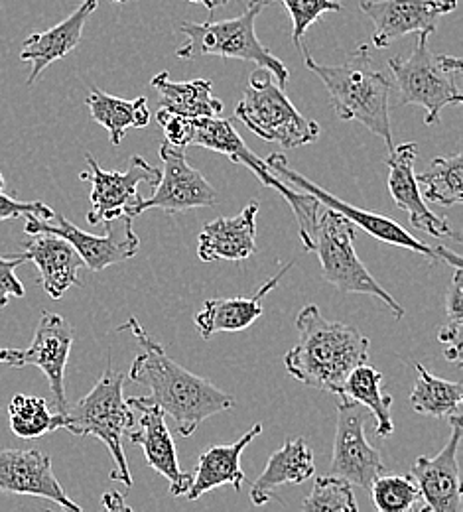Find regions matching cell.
I'll return each instance as SVG.
<instances>
[{"instance_id":"1","label":"cell","mask_w":463,"mask_h":512,"mask_svg":"<svg viewBox=\"0 0 463 512\" xmlns=\"http://www.w3.org/2000/svg\"><path fill=\"white\" fill-rule=\"evenodd\" d=\"M119 331H131L144 349V353L134 359L129 379L150 390V398L164 410V414L176 420L180 436L190 438L207 418L235 406L231 394L170 359L164 347L146 333L136 318L121 325Z\"/></svg>"},{"instance_id":"2","label":"cell","mask_w":463,"mask_h":512,"mask_svg":"<svg viewBox=\"0 0 463 512\" xmlns=\"http://www.w3.org/2000/svg\"><path fill=\"white\" fill-rule=\"evenodd\" d=\"M296 329L300 341L284 355L288 375L298 383L341 396L347 375L369 361V337L343 321L326 320L316 304L300 310Z\"/></svg>"},{"instance_id":"3","label":"cell","mask_w":463,"mask_h":512,"mask_svg":"<svg viewBox=\"0 0 463 512\" xmlns=\"http://www.w3.org/2000/svg\"><path fill=\"white\" fill-rule=\"evenodd\" d=\"M304 64L322 79L339 121L361 123L381 136L389 150L395 146L391 128V79L373 67L369 46H359L343 65L318 64L304 50Z\"/></svg>"},{"instance_id":"4","label":"cell","mask_w":463,"mask_h":512,"mask_svg":"<svg viewBox=\"0 0 463 512\" xmlns=\"http://www.w3.org/2000/svg\"><path fill=\"white\" fill-rule=\"evenodd\" d=\"M123 386L125 373L109 367L89 394L62 412V430H67L73 436H95L101 440L115 463L111 481L133 487V475L125 457L123 438L133 428L136 418L123 394Z\"/></svg>"},{"instance_id":"5","label":"cell","mask_w":463,"mask_h":512,"mask_svg":"<svg viewBox=\"0 0 463 512\" xmlns=\"http://www.w3.org/2000/svg\"><path fill=\"white\" fill-rule=\"evenodd\" d=\"M272 0H251L235 18L219 20V22H182L180 32L188 38V42L176 50L180 60H196L199 56H219V58H235L243 62L268 69L280 87L288 83V67L282 64L265 44L259 40L255 32V24L259 14Z\"/></svg>"},{"instance_id":"6","label":"cell","mask_w":463,"mask_h":512,"mask_svg":"<svg viewBox=\"0 0 463 512\" xmlns=\"http://www.w3.org/2000/svg\"><path fill=\"white\" fill-rule=\"evenodd\" d=\"M389 67L397 81L398 105L424 107L426 127L438 125L446 107L462 105V60L456 56L432 54L428 50L426 34H418V44L410 58H391Z\"/></svg>"},{"instance_id":"7","label":"cell","mask_w":463,"mask_h":512,"mask_svg":"<svg viewBox=\"0 0 463 512\" xmlns=\"http://www.w3.org/2000/svg\"><path fill=\"white\" fill-rule=\"evenodd\" d=\"M235 119L266 142H276L286 150L308 146L322 134L320 125L294 107L284 87L263 67L251 73L243 99L235 107Z\"/></svg>"},{"instance_id":"8","label":"cell","mask_w":463,"mask_h":512,"mask_svg":"<svg viewBox=\"0 0 463 512\" xmlns=\"http://www.w3.org/2000/svg\"><path fill=\"white\" fill-rule=\"evenodd\" d=\"M190 146H201L227 156L231 162L249 168L261 180L263 186L280 193L286 199V203L292 207V213L298 221V233H300L304 251L306 253L314 251L318 215L324 205L314 195L300 193L290 188L288 184L280 182V178L268 170L265 160L253 154V150L245 144V140L239 136V132L235 130L231 121L217 119V117L194 119Z\"/></svg>"},{"instance_id":"9","label":"cell","mask_w":463,"mask_h":512,"mask_svg":"<svg viewBox=\"0 0 463 512\" xmlns=\"http://www.w3.org/2000/svg\"><path fill=\"white\" fill-rule=\"evenodd\" d=\"M357 227L341 213L322 207L316 225L314 251L320 256L322 276L339 292L379 298L393 316L404 318V308L371 276L355 251Z\"/></svg>"},{"instance_id":"10","label":"cell","mask_w":463,"mask_h":512,"mask_svg":"<svg viewBox=\"0 0 463 512\" xmlns=\"http://www.w3.org/2000/svg\"><path fill=\"white\" fill-rule=\"evenodd\" d=\"M265 164L272 174H276L280 180H284V184H288L294 190H304V192L314 195L324 207L341 213L355 227H361L363 231H367L377 241H383L387 245L400 247V249H408V251H412L416 255L426 256L432 264L448 262L454 268L462 266V256L458 255V253H454V251H450V249H446L442 245L428 247L426 243H422L416 237H412L402 225H398L397 221H393V219H389V217H385V215H381L377 211H367V209L349 205V203L341 201L339 197H335L333 193L324 190L322 186H318L312 180H308L306 176L298 174L296 170L290 168V164H288L284 154H280V152L270 154L266 158Z\"/></svg>"},{"instance_id":"11","label":"cell","mask_w":463,"mask_h":512,"mask_svg":"<svg viewBox=\"0 0 463 512\" xmlns=\"http://www.w3.org/2000/svg\"><path fill=\"white\" fill-rule=\"evenodd\" d=\"M105 227V235H91L67 221L64 215L54 213L50 221L28 215L24 231L28 235L52 233L66 239L81 256L83 266H87L91 272H101L107 266L133 258L140 251V241L134 233L131 217H117L113 221H107Z\"/></svg>"},{"instance_id":"12","label":"cell","mask_w":463,"mask_h":512,"mask_svg":"<svg viewBox=\"0 0 463 512\" xmlns=\"http://www.w3.org/2000/svg\"><path fill=\"white\" fill-rule=\"evenodd\" d=\"M87 170L79 174L83 182H91V209L87 213L89 225L113 221L117 217L134 219L136 205L142 199L138 193L140 184L156 186L160 180V168L148 164L142 156H131L127 172L103 170L91 154H85Z\"/></svg>"},{"instance_id":"13","label":"cell","mask_w":463,"mask_h":512,"mask_svg":"<svg viewBox=\"0 0 463 512\" xmlns=\"http://www.w3.org/2000/svg\"><path fill=\"white\" fill-rule=\"evenodd\" d=\"M367 408L353 400H341L337 404V426L331 455V475L347 479L365 491L373 481L385 473L383 457L365 438Z\"/></svg>"},{"instance_id":"14","label":"cell","mask_w":463,"mask_h":512,"mask_svg":"<svg viewBox=\"0 0 463 512\" xmlns=\"http://www.w3.org/2000/svg\"><path fill=\"white\" fill-rule=\"evenodd\" d=\"M160 160L164 170H160V180L154 186L152 197L140 199L134 213L136 217L150 211L162 209L168 213H182L188 209L213 207L217 205V192L201 176L186 158V148L174 146L170 142L160 144Z\"/></svg>"},{"instance_id":"15","label":"cell","mask_w":463,"mask_h":512,"mask_svg":"<svg viewBox=\"0 0 463 512\" xmlns=\"http://www.w3.org/2000/svg\"><path fill=\"white\" fill-rule=\"evenodd\" d=\"M127 402L138 412V420L125 438L142 448L148 467L170 481V495L184 497L190 491L194 477L180 469L176 444L166 424L164 410L150 396H133Z\"/></svg>"},{"instance_id":"16","label":"cell","mask_w":463,"mask_h":512,"mask_svg":"<svg viewBox=\"0 0 463 512\" xmlns=\"http://www.w3.org/2000/svg\"><path fill=\"white\" fill-rule=\"evenodd\" d=\"M73 345V329L60 314L44 312L36 325L32 345L28 349H8V367H38L54 394L58 412H66V367Z\"/></svg>"},{"instance_id":"17","label":"cell","mask_w":463,"mask_h":512,"mask_svg":"<svg viewBox=\"0 0 463 512\" xmlns=\"http://www.w3.org/2000/svg\"><path fill=\"white\" fill-rule=\"evenodd\" d=\"M452 434L442 451L434 457H416L410 477L424 501L422 512H462V477H460V446L462 416L450 418Z\"/></svg>"},{"instance_id":"18","label":"cell","mask_w":463,"mask_h":512,"mask_svg":"<svg viewBox=\"0 0 463 512\" xmlns=\"http://www.w3.org/2000/svg\"><path fill=\"white\" fill-rule=\"evenodd\" d=\"M371 18L373 46L383 50L408 34H434L438 20L458 8V0H361Z\"/></svg>"},{"instance_id":"19","label":"cell","mask_w":463,"mask_h":512,"mask_svg":"<svg viewBox=\"0 0 463 512\" xmlns=\"http://www.w3.org/2000/svg\"><path fill=\"white\" fill-rule=\"evenodd\" d=\"M0 491L46 499L66 511H81L60 485L50 455L40 449H0Z\"/></svg>"},{"instance_id":"20","label":"cell","mask_w":463,"mask_h":512,"mask_svg":"<svg viewBox=\"0 0 463 512\" xmlns=\"http://www.w3.org/2000/svg\"><path fill=\"white\" fill-rule=\"evenodd\" d=\"M416 158H418L416 142H404L391 148V154L387 158V166H389L387 186L395 205L400 211L408 213L410 225L414 229L424 231L426 235L436 239L448 237L454 241H462V237L452 229L448 219L438 217L428 209L414 174Z\"/></svg>"},{"instance_id":"21","label":"cell","mask_w":463,"mask_h":512,"mask_svg":"<svg viewBox=\"0 0 463 512\" xmlns=\"http://www.w3.org/2000/svg\"><path fill=\"white\" fill-rule=\"evenodd\" d=\"M259 203H249L235 217H219L203 225L199 233L198 256L211 260H247L257 253Z\"/></svg>"},{"instance_id":"22","label":"cell","mask_w":463,"mask_h":512,"mask_svg":"<svg viewBox=\"0 0 463 512\" xmlns=\"http://www.w3.org/2000/svg\"><path fill=\"white\" fill-rule=\"evenodd\" d=\"M26 262H34L40 272V284L52 300H60L69 288L79 286V268L83 260L66 239L52 233H36L20 253Z\"/></svg>"},{"instance_id":"23","label":"cell","mask_w":463,"mask_h":512,"mask_svg":"<svg viewBox=\"0 0 463 512\" xmlns=\"http://www.w3.org/2000/svg\"><path fill=\"white\" fill-rule=\"evenodd\" d=\"M95 8L97 0H81V4L67 16L66 20H62L60 24L46 32H38L26 38L20 52V60L32 64L26 85H34L48 65L66 58L69 52H73L79 46L85 22L95 12Z\"/></svg>"},{"instance_id":"24","label":"cell","mask_w":463,"mask_h":512,"mask_svg":"<svg viewBox=\"0 0 463 512\" xmlns=\"http://www.w3.org/2000/svg\"><path fill=\"white\" fill-rule=\"evenodd\" d=\"M290 268H292V262L284 264L280 268V272L274 278H270L253 298L237 296V298L207 300L194 320L199 335L203 339H211L215 333H223V331L233 333V331H243V329L251 327L263 316V302H265L266 294L280 284L282 276Z\"/></svg>"},{"instance_id":"25","label":"cell","mask_w":463,"mask_h":512,"mask_svg":"<svg viewBox=\"0 0 463 512\" xmlns=\"http://www.w3.org/2000/svg\"><path fill=\"white\" fill-rule=\"evenodd\" d=\"M314 473L316 463L308 442L304 438L288 440L268 457L263 473L251 487V503L255 507H265L278 487L302 485L312 479Z\"/></svg>"},{"instance_id":"26","label":"cell","mask_w":463,"mask_h":512,"mask_svg":"<svg viewBox=\"0 0 463 512\" xmlns=\"http://www.w3.org/2000/svg\"><path fill=\"white\" fill-rule=\"evenodd\" d=\"M261 432H263V424H255L235 444L211 446L205 449L199 455L198 471H196V477L192 479V487L186 493V497L190 501H196L201 495L223 485H233V489L239 491L247 481V475L241 467V455Z\"/></svg>"},{"instance_id":"27","label":"cell","mask_w":463,"mask_h":512,"mask_svg":"<svg viewBox=\"0 0 463 512\" xmlns=\"http://www.w3.org/2000/svg\"><path fill=\"white\" fill-rule=\"evenodd\" d=\"M150 85L160 97V109L192 119L219 117L223 113L221 99L211 95V81H172L168 71H160L152 77Z\"/></svg>"},{"instance_id":"28","label":"cell","mask_w":463,"mask_h":512,"mask_svg":"<svg viewBox=\"0 0 463 512\" xmlns=\"http://www.w3.org/2000/svg\"><path fill=\"white\" fill-rule=\"evenodd\" d=\"M85 105L93 121L107 128L113 146H119L123 142L129 128H144L150 125V109L144 97L129 101L93 89L85 99Z\"/></svg>"},{"instance_id":"29","label":"cell","mask_w":463,"mask_h":512,"mask_svg":"<svg viewBox=\"0 0 463 512\" xmlns=\"http://www.w3.org/2000/svg\"><path fill=\"white\" fill-rule=\"evenodd\" d=\"M381 384H383V373L377 371L375 367L363 363L347 375L339 398L353 400V402H359L361 406H365L377 422L375 434L379 438H391L395 432V422L391 416L393 396L383 394Z\"/></svg>"},{"instance_id":"30","label":"cell","mask_w":463,"mask_h":512,"mask_svg":"<svg viewBox=\"0 0 463 512\" xmlns=\"http://www.w3.org/2000/svg\"><path fill=\"white\" fill-rule=\"evenodd\" d=\"M418 379L410 392V406L416 414L450 420L462 416L463 384L444 381L432 375L424 365L416 363Z\"/></svg>"},{"instance_id":"31","label":"cell","mask_w":463,"mask_h":512,"mask_svg":"<svg viewBox=\"0 0 463 512\" xmlns=\"http://www.w3.org/2000/svg\"><path fill=\"white\" fill-rule=\"evenodd\" d=\"M424 201L438 205H458L463 201V154L456 152L448 158H436L430 170L416 176Z\"/></svg>"},{"instance_id":"32","label":"cell","mask_w":463,"mask_h":512,"mask_svg":"<svg viewBox=\"0 0 463 512\" xmlns=\"http://www.w3.org/2000/svg\"><path fill=\"white\" fill-rule=\"evenodd\" d=\"M10 430L22 440H36L62 430V412L52 414L48 402L40 396L16 394L8 404Z\"/></svg>"},{"instance_id":"33","label":"cell","mask_w":463,"mask_h":512,"mask_svg":"<svg viewBox=\"0 0 463 512\" xmlns=\"http://www.w3.org/2000/svg\"><path fill=\"white\" fill-rule=\"evenodd\" d=\"M375 507L381 512H408L420 501V491L410 475L381 473L369 487Z\"/></svg>"},{"instance_id":"34","label":"cell","mask_w":463,"mask_h":512,"mask_svg":"<svg viewBox=\"0 0 463 512\" xmlns=\"http://www.w3.org/2000/svg\"><path fill=\"white\" fill-rule=\"evenodd\" d=\"M302 509L310 512H357L359 505L353 495V485L347 479L330 473L316 479L310 497L302 503Z\"/></svg>"},{"instance_id":"35","label":"cell","mask_w":463,"mask_h":512,"mask_svg":"<svg viewBox=\"0 0 463 512\" xmlns=\"http://www.w3.org/2000/svg\"><path fill=\"white\" fill-rule=\"evenodd\" d=\"M446 314L448 321L438 331V341L448 345L444 357L448 361L460 363L462 361V335H463V274L462 266L454 268L452 282L448 286L446 296Z\"/></svg>"},{"instance_id":"36","label":"cell","mask_w":463,"mask_h":512,"mask_svg":"<svg viewBox=\"0 0 463 512\" xmlns=\"http://www.w3.org/2000/svg\"><path fill=\"white\" fill-rule=\"evenodd\" d=\"M292 18V42L300 48L306 32L324 14L339 12L341 2L337 0H280Z\"/></svg>"},{"instance_id":"37","label":"cell","mask_w":463,"mask_h":512,"mask_svg":"<svg viewBox=\"0 0 463 512\" xmlns=\"http://www.w3.org/2000/svg\"><path fill=\"white\" fill-rule=\"evenodd\" d=\"M54 209H50L46 203L42 201H18L12 195H6L0 190V221H8V219H18V217H28L34 215L38 219L50 221L54 217Z\"/></svg>"},{"instance_id":"38","label":"cell","mask_w":463,"mask_h":512,"mask_svg":"<svg viewBox=\"0 0 463 512\" xmlns=\"http://www.w3.org/2000/svg\"><path fill=\"white\" fill-rule=\"evenodd\" d=\"M24 262L22 255L0 256V310L8 306L10 298H24V284L16 278V268Z\"/></svg>"},{"instance_id":"39","label":"cell","mask_w":463,"mask_h":512,"mask_svg":"<svg viewBox=\"0 0 463 512\" xmlns=\"http://www.w3.org/2000/svg\"><path fill=\"white\" fill-rule=\"evenodd\" d=\"M156 121H158L160 127L164 128L166 142H170L174 146H182V148L190 146L192 123H194L192 117H184V115H176V113H168L164 109H158Z\"/></svg>"},{"instance_id":"40","label":"cell","mask_w":463,"mask_h":512,"mask_svg":"<svg viewBox=\"0 0 463 512\" xmlns=\"http://www.w3.org/2000/svg\"><path fill=\"white\" fill-rule=\"evenodd\" d=\"M103 507L109 509V511H129V507L125 505V499L121 493H107L103 497Z\"/></svg>"},{"instance_id":"41","label":"cell","mask_w":463,"mask_h":512,"mask_svg":"<svg viewBox=\"0 0 463 512\" xmlns=\"http://www.w3.org/2000/svg\"><path fill=\"white\" fill-rule=\"evenodd\" d=\"M190 2H194V4H201V6H205L209 12H213L215 8H219V6L227 4V2H233V0H190Z\"/></svg>"},{"instance_id":"42","label":"cell","mask_w":463,"mask_h":512,"mask_svg":"<svg viewBox=\"0 0 463 512\" xmlns=\"http://www.w3.org/2000/svg\"><path fill=\"white\" fill-rule=\"evenodd\" d=\"M6 355H8V349H0V363L2 365L6 363Z\"/></svg>"},{"instance_id":"43","label":"cell","mask_w":463,"mask_h":512,"mask_svg":"<svg viewBox=\"0 0 463 512\" xmlns=\"http://www.w3.org/2000/svg\"><path fill=\"white\" fill-rule=\"evenodd\" d=\"M4 188V178H2V174H0V190Z\"/></svg>"},{"instance_id":"44","label":"cell","mask_w":463,"mask_h":512,"mask_svg":"<svg viewBox=\"0 0 463 512\" xmlns=\"http://www.w3.org/2000/svg\"><path fill=\"white\" fill-rule=\"evenodd\" d=\"M115 2H123V0H115Z\"/></svg>"}]
</instances>
